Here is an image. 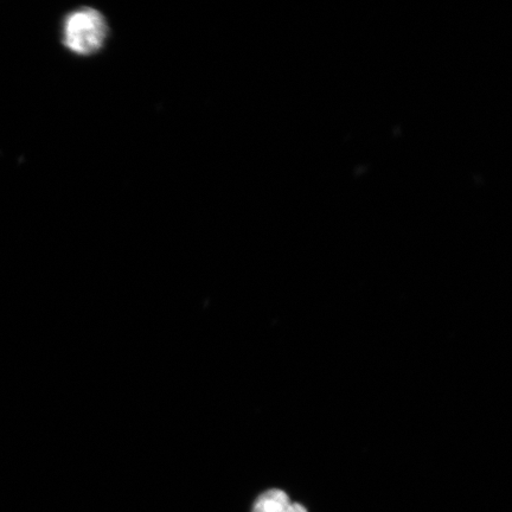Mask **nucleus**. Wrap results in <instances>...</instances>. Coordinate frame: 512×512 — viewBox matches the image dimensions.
Returning <instances> with one entry per match:
<instances>
[{"label":"nucleus","mask_w":512,"mask_h":512,"mask_svg":"<svg viewBox=\"0 0 512 512\" xmlns=\"http://www.w3.org/2000/svg\"><path fill=\"white\" fill-rule=\"evenodd\" d=\"M108 25L100 11L82 8L70 12L64 19L62 41L64 47L80 56H89L104 47Z\"/></svg>","instance_id":"1"},{"label":"nucleus","mask_w":512,"mask_h":512,"mask_svg":"<svg viewBox=\"0 0 512 512\" xmlns=\"http://www.w3.org/2000/svg\"><path fill=\"white\" fill-rule=\"evenodd\" d=\"M285 512H307V510L303 507L302 504L299 503H291L288 505V508Z\"/></svg>","instance_id":"3"},{"label":"nucleus","mask_w":512,"mask_h":512,"mask_svg":"<svg viewBox=\"0 0 512 512\" xmlns=\"http://www.w3.org/2000/svg\"><path fill=\"white\" fill-rule=\"evenodd\" d=\"M290 504V498L284 491L272 489L256 499L252 512H285Z\"/></svg>","instance_id":"2"}]
</instances>
